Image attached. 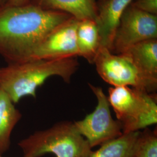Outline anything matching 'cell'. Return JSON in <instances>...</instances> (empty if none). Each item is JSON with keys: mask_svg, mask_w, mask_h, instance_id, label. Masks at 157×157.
<instances>
[{"mask_svg": "<svg viewBox=\"0 0 157 157\" xmlns=\"http://www.w3.org/2000/svg\"><path fill=\"white\" fill-rule=\"evenodd\" d=\"M0 157H2V155H0Z\"/></svg>", "mask_w": 157, "mask_h": 157, "instance_id": "20", "label": "cell"}, {"mask_svg": "<svg viewBox=\"0 0 157 157\" xmlns=\"http://www.w3.org/2000/svg\"><path fill=\"white\" fill-rule=\"evenodd\" d=\"M157 39V15L129 5L119 20L110 51L120 54L129 47L147 40Z\"/></svg>", "mask_w": 157, "mask_h": 157, "instance_id": "7", "label": "cell"}, {"mask_svg": "<svg viewBox=\"0 0 157 157\" xmlns=\"http://www.w3.org/2000/svg\"><path fill=\"white\" fill-rule=\"evenodd\" d=\"M97 100L95 109L82 120L74 122L75 128L91 148L122 135V124L112 118L107 95L102 87L88 84Z\"/></svg>", "mask_w": 157, "mask_h": 157, "instance_id": "6", "label": "cell"}, {"mask_svg": "<svg viewBox=\"0 0 157 157\" xmlns=\"http://www.w3.org/2000/svg\"><path fill=\"white\" fill-rule=\"evenodd\" d=\"M26 0H9L6 5L12 6H19L26 5Z\"/></svg>", "mask_w": 157, "mask_h": 157, "instance_id": "17", "label": "cell"}, {"mask_svg": "<svg viewBox=\"0 0 157 157\" xmlns=\"http://www.w3.org/2000/svg\"><path fill=\"white\" fill-rule=\"evenodd\" d=\"M132 5L141 11L157 15V0H136Z\"/></svg>", "mask_w": 157, "mask_h": 157, "instance_id": "16", "label": "cell"}, {"mask_svg": "<svg viewBox=\"0 0 157 157\" xmlns=\"http://www.w3.org/2000/svg\"><path fill=\"white\" fill-rule=\"evenodd\" d=\"M21 118L22 113L9 95L0 88V155L9 150L12 132Z\"/></svg>", "mask_w": 157, "mask_h": 157, "instance_id": "13", "label": "cell"}, {"mask_svg": "<svg viewBox=\"0 0 157 157\" xmlns=\"http://www.w3.org/2000/svg\"><path fill=\"white\" fill-rule=\"evenodd\" d=\"M79 67L77 57L59 59H29L8 63L0 67V88L15 104L23 97H36V90L51 76H59L66 83Z\"/></svg>", "mask_w": 157, "mask_h": 157, "instance_id": "2", "label": "cell"}, {"mask_svg": "<svg viewBox=\"0 0 157 157\" xmlns=\"http://www.w3.org/2000/svg\"><path fill=\"white\" fill-rule=\"evenodd\" d=\"M8 1L9 0H0V6L6 5Z\"/></svg>", "mask_w": 157, "mask_h": 157, "instance_id": "18", "label": "cell"}, {"mask_svg": "<svg viewBox=\"0 0 157 157\" xmlns=\"http://www.w3.org/2000/svg\"><path fill=\"white\" fill-rule=\"evenodd\" d=\"M107 97L122 124L124 133L140 131L157 124L155 93L128 86H112Z\"/></svg>", "mask_w": 157, "mask_h": 157, "instance_id": "4", "label": "cell"}, {"mask_svg": "<svg viewBox=\"0 0 157 157\" xmlns=\"http://www.w3.org/2000/svg\"><path fill=\"white\" fill-rule=\"evenodd\" d=\"M121 54L129 58L146 76L157 80V39L137 43Z\"/></svg>", "mask_w": 157, "mask_h": 157, "instance_id": "11", "label": "cell"}, {"mask_svg": "<svg viewBox=\"0 0 157 157\" xmlns=\"http://www.w3.org/2000/svg\"><path fill=\"white\" fill-rule=\"evenodd\" d=\"M76 43L78 56L94 63L100 47V37L97 24L94 20L78 21L76 29Z\"/></svg>", "mask_w": 157, "mask_h": 157, "instance_id": "12", "label": "cell"}, {"mask_svg": "<svg viewBox=\"0 0 157 157\" xmlns=\"http://www.w3.org/2000/svg\"><path fill=\"white\" fill-rule=\"evenodd\" d=\"M102 79L113 87L128 86L148 93L157 90V80L143 73L129 58L100 47L94 63Z\"/></svg>", "mask_w": 157, "mask_h": 157, "instance_id": "5", "label": "cell"}, {"mask_svg": "<svg viewBox=\"0 0 157 157\" xmlns=\"http://www.w3.org/2000/svg\"><path fill=\"white\" fill-rule=\"evenodd\" d=\"M139 131L123 133L121 136L101 144L89 157H131Z\"/></svg>", "mask_w": 157, "mask_h": 157, "instance_id": "14", "label": "cell"}, {"mask_svg": "<svg viewBox=\"0 0 157 157\" xmlns=\"http://www.w3.org/2000/svg\"><path fill=\"white\" fill-rule=\"evenodd\" d=\"M18 146L23 157H40L52 153L56 157H89L93 151L88 142L71 121H61L48 129L34 132Z\"/></svg>", "mask_w": 157, "mask_h": 157, "instance_id": "3", "label": "cell"}, {"mask_svg": "<svg viewBox=\"0 0 157 157\" xmlns=\"http://www.w3.org/2000/svg\"><path fill=\"white\" fill-rule=\"evenodd\" d=\"M26 4L46 11L63 12L78 21L94 20L98 13L97 0H26Z\"/></svg>", "mask_w": 157, "mask_h": 157, "instance_id": "10", "label": "cell"}, {"mask_svg": "<svg viewBox=\"0 0 157 157\" xmlns=\"http://www.w3.org/2000/svg\"><path fill=\"white\" fill-rule=\"evenodd\" d=\"M78 22L71 17L53 29L34 49L29 59H59L78 56L76 43Z\"/></svg>", "mask_w": 157, "mask_h": 157, "instance_id": "8", "label": "cell"}, {"mask_svg": "<svg viewBox=\"0 0 157 157\" xmlns=\"http://www.w3.org/2000/svg\"><path fill=\"white\" fill-rule=\"evenodd\" d=\"M133 0H104L98 3L96 23L98 26L101 47L110 50L119 20Z\"/></svg>", "mask_w": 157, "mask_h": 157, "instance_id": "9", "label": "cell"}, {"mask_svg": "<svg viewBox=\"0 0 157 157\" xmlns=\"http://www.w3.org/2000/svg\"><path fill=\"white\" fill-rule=\"evenodd\" d=\"M72 17L37 6H0V55L7 64L29 59L45 36Z\"/></svg>", "mask_w": 157, "mask_h": 157, "instance_id": "1", "label": "cell"}, {"mask_svg": "<svg viewBox=\"0 0 157 157\" xmlns=\"http://www.w3.org/2000/svg\"><path fill=\"white\" fill-rule=\"evenodd\" d=\"M131 157H157V129L139 131Z\"/></svg>", "mask_w": 157, "mask_h": 157, "instance_id": "15", "label": "cell"}, {"mask_svg": "<svg viewBox=\"0 0 157 157\" xmlns=\"http://www.w3.org/2000/svg\"><path fill=\"white\" fill-rule=\"evenodd\" d=\"M104 1V0H99V1Z\"/></svg>", "mask_w": 157, "mask_h": 157, "instance_id": "19", "label": "cell"}]
</instances>
